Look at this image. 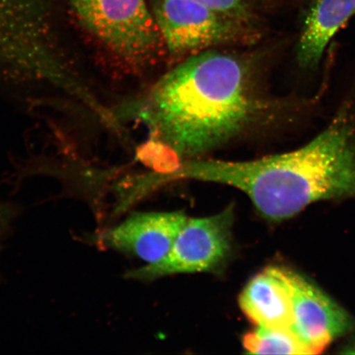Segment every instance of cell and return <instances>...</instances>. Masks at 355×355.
<instances>
[{"mask_svg":"<svg viewBox=\"0 0 355 355\" xmlns=\"http://www.w3.org/2000/svg\"><path fill=\"white\" fill-rule=\"evenodd\" d=\"M153 15L167 55L179 62L224 46L254 43V26L193 0H155Z\"/></svg>","mask_w":355,"mask_h":355,"instance_id":"obj_3","label":"cell"},{"mask_svg":"<svg viewBox=\"0 0 355 355\" xmlns=\"http://www.w3.org/2000/svg\"><path fill=\"white\" fill-rule=\"evenodd\" d=\"M243 345L254 354H313L292 328L256 327L243 336Z\"/></svg>","mask_w":355,"mask_h":355,"instance_id":"obj_9","label":"cell"},{"mask_svg":"<svg viewBox=\"0 0 355 355\" xmlns=\"http://www.w3.org/2000/svg\"><path fill=\"white\" fill-rule=\"evenodd\" d=\"M233 222L232 206L214 216L188 218L165 259L132 270L127 277L152 281L171 275L216 269L232 250Z\"/></svg>","mask_w":355,"mask_h":355,"instance_id":"obj_4","label":"cell"},{"mask_svg":"<svg viewBox=\"0 0 355 355\" xmlns=\"http://www.w3.org/2000/svg\"><path fill=\"white\" fill-rule=\"evenodd\" d=\"M188 217L182 211L135 213L123 223L96 235V243L158 263L170 252Z\"/></svg>","mask_w":355,"mask_h":355,"instance_id":"obj_6","label":"cell"},{"mask_svg":"<svg viewBox=\"0 0 355 355\" xmlns=\"http://www.w3.org/2000/svg\"><path fill=\"white\" fill-rule=\"evenodd\" d=\"M239 304L256 327L292 328L291 299L277 266H268L252 277L239 295Z\"/></svg>","mask_w":355,"mask_h":355,"instance_id":"obj_7","label":"cell"},{"mask_svg":"<svg viewBox=\"0 0 355 355\" xmlns=\"http://www.w3.org/2000/svg\"><path fill=\"white\" fill-rule=\"evenodd\" d=\"M277 268L291 299L292 330L313 354L352 329L349 314L309 279L294 270Z\"/></svg>","mask_w":355,"mask_h":355,"instance_id":"obj_5","label":"cell"},{"mask_svg":"<svg viewBox=\"0 0 355 355\" xmlns=\"http://www.w3.org/2000/svg\"><path fill=\"white\" fill-rule=\"evenodd\" d=\"M15 215V207L6 203H0V243L6 237Z\"/></svg>","mask_w":355,"mask_h":355,"instance_id":"obj_11","label":"cell"},{"mask_svg":"<svg viewBox=\"0 0 355 355\" xmlns=\"http://www.w3.org/2000/svg\"><path fill=\"white\" fill-rule=\"evenodd\" d=\"M345 354H355V345L349 347V349L346 350Z\"/></svg>","mask_w":355,"mask_h":355,"instance_id":"obj_12","label":"cell"},{"mask_svg":"<svg viewBox=\"0 0 355 355\" xmlns=\"http://www.w3.org/2000/svg\"><path fill=\"white\" fill-rule=\"evenodd\" d=\"M354 15L355 0H314L299 42L300 64L316 65L332 37Z\"/></svg>","mask_w":355,"mask_h":355,"instance_id":"obj_8","label":"cell"},{"mask_svg":"<svg viewBox=\"0 0 355 355\" xmlns=\"http://www.w3.org/2000/svg\"><path fill=\"white\" fill-rule=\"evenodd\" d=\"M221 15L247 24H254V12L248 0H193Z\"/></svg>","mask_w":355,"mask_h":355,"instance_id":"obj_10","label":"cell"},{"mask_svg":"<svg viewBox=\"0 0 355 355\" xmlns=\"http://www.w3.org/2000/svg\"><path fill=\"white\" fill-rule=\"evenodd\" d=\"M277 101L261 92L250 60L210 50L190 56L132 106L150 143L183 159L200 158L263 124Z\"/></svg>","mask_w":355,"mask_h":355,"instance_id":"obj_1","label":"cell"},{"mask_svg":"<svg viewBox=\"0 0 355 355\" xmlns=\"http://www.w3.org/2000/svg\"><path fill=\"white\" fill-rule=\"evenodd\" d=\"M79 24L100 50L128 73L152 69L167 55L146 0H70Z\"/></svg>","mask_w":355,"mask_h":355,"instance_id":"obj_2","label":"cell"}]
</instances>
